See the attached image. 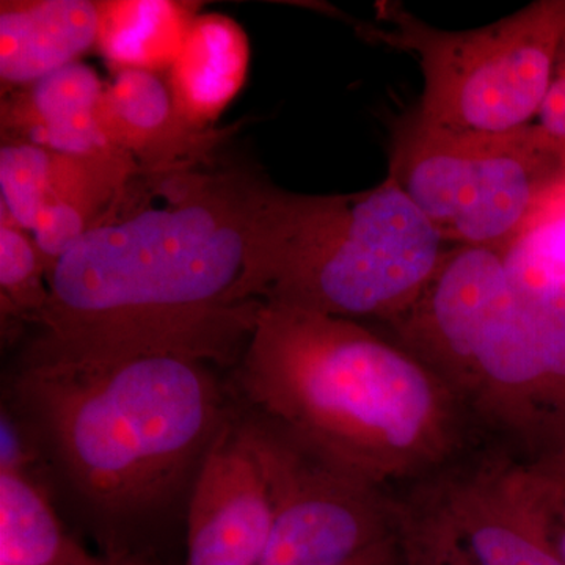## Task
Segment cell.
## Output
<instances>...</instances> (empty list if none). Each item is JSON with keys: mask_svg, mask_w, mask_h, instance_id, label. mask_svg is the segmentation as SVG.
<instances>
[{"mask_svg": "<svg viewBox=\"0 0 565 565\" xmlns=\"http://www.w3.org/2000/svg\"><path fill=\"white\" fill-rule=\"evenodd\" d=\"M337 565H401L399 544H397V535L379 542L364 552L343 561Z\"/></svg>", "mask_w": 565, "mask_h": 565, "instance_id": "cell-25", "label": "cell"}, {"mask_svg": "<svg viewBox=\"0 0 565 565\" xmlns=\"http://www.w3.org/2000/svg\"><path fill=\"white\" fill-rule=\"evenodd\" d=\"M274 508L262 565H337L397 533L401 503L248 416Z\"/></svg>", "mask_w": 565, "mask_h": 565, "instance_id": "cell-7", "label": "cell"}, {"mask_svg": "<svg viewBox=\"0 0 565 565\" xmlns=\"http://www.w3.org/2000/svg\"><path fill=\"white\" fill-rule=\"evenodd\" d=\"M501 250L511 280L565 282V174Z\"/></svg>", "mask_w": 565, "mask_h": 565, "instance_id": "cell-19", "label": "cell"}, {"mask_svg": "<svg viewBox=\"0 0 565 565\" xmlns=\"http://www.w3.org/2000/svg\"><path fill=\"white\" fill-rule=\"evenodd\" d=\"M247 33L225 14L193 20L167 84L174 106L193 128L207 131L236 98L247 79Z\"/></svg>", "mask_w": 565, "mask_h": 565, "instance_id": "cell-15", "label": "cell"}, {"mask_svg": "<svg viewBox=\"0 0 565 565\" xmlns=\"http://www.w3.org/2000/svg\"><path fill=\"white\" fill-rule=\"evenodd\" d=\"M14 392L74 490L107 519L166 504L228 414L206 363L167 353L24 363Z\"/></svg>", "mask_w": 565, "mask_h": 565, "instance_id": "cell-3", "label": "cell"}, {"mask_svg": "<svg viewBox=\"0 0 565 565\" xmlns=\"http://www.w3.org/2000/svg\"><path fill=\"white\" fill-rule=\"evenodd\" d=\"M50 266L32 234L0 211V300L2 321L40 323L50 302Z\"/></svg>", "mask_w": 565, "mask_h": 565, "instance_id": "cell-20", "label": "cell"}, {"mask_svg": "<svg viewBox=\"0 0 565 565\" xmlns=\"http://www.w3.org/2000/svg\"><path fill=\"white\" fill-rule=\"evenodd\" d=\"M195 473L185 565H262L274 508L248 416L226 414Z\"/></svg>", "mask_w": 565, "mask_h": 565, "instance_id": "cell-9", "label": "cell"}, {"mask_svg": "<svg viewBox=\"0 0 565 565\" xmlns=\"http://www.w3.org/2000/svg\"><path fill=\"white\" fill-rule=\"evenodd\" d=\"M277 191L256 170L215 162L134 178L52 267L24 363L230 362L262 310L255 278Z\"/></svg>", "mask_w": 565, "mask_h": 565, "instance_id": "cell-1", "label": "cell"}, {"mask_svg": "<svg viewBox=\"0 0 565 565\" xmlns=\"http://www.w3.org/2000/svg\"><path fill=\"white\" fill-rule=\"evenodd\" d=\"M390 28L373 29L388 46L412 52L423 93L412 120L427 129L500 134L533 125L548 93L565 32V2H537L471 31L433 28L385 3Z\"/></svg>", "mask_w": 565, "mask_h": 565, "instance_id": "cell-5", "label": "cell"}, {"mask_svg": "<svg viewBox=\"0 0 565 565\" xmlns=\"http://www.w3.org/2000/svg\"><path fill=\"white\" fill-rule=\"evenodd\" d=\"M106 85L96 71L76 62L3 95L2 139L20 140L73 156L121 151L104 136L98 104Z\"/></svg>", "mask_w": 565, "mask_h": 565, "instance_id": "cell-13", "label": "cell"}, {"mask_svg": "<svg viewBox=\"0 0 565 565\" xmlns=\"http://www.w3.org/2000/svg\"><path fill=\"white\" fill-rule=\"evenodd\" d=\"M82 555L24 471L0 470V564L65 565Z\"/></svg>", "mask_w": 565, "mask_h": 565, "instance_id": "cell-18", "label": "cell"}, {"mask_svg": "<svg viewBox=\"0 0 565 565\" xmlns=\"http://www.w3.org/2000/svg\"><path fill=\"white\" fill-rule=\"evenodd\" d=\"M390 177L446 247L503 248L565 174V148L535 122L500 134L437 131L414 120L396 134Z\"/></svg>", "mask_w": 565, "mask_h": 565, "instance_id": "cell-6", "label": "cell"}, {"mask_svg": "<svg viewBox=\"0 0 565 565\" xmlns=\"http://www.w3.org/2000/svg\"><path fill=\"white\" fill-rule=\"evenodd\" d=\"M548 384L537 337L515 297L479 359L470 404L490 423L514 434L530 423L535 396Z\"/></svg>", "mask_w": 565, "mask_h": 565, "instance_id": "cell-16", "label": "cell"}, {"mask_svg": "<svg viewBox=\"0 0 565 565\" xmlns=\"http://www.w3.org/2000/svg\"><path fill=\"white\" fill-rule=\"evenodd\" d=\"M65 565H156L150 563V561H145L143 557L126 555V553H121V555H110L109 559L98 561L93 559V557L88 555H82L77 557V559L71 561V563Z\"/></svg>", "mask_w": 565, "mask_h": 565, "instance_id": "cell-26", "label": "cell"}, {"mask_svg": "<svg viewBox=\"0 0 565 565\" xmlns=\"http://www.w3.org/2000/svg\"><path fill=\"white\" fill-rule=\"evenodd\" d=\"M557 555H559L561 559L565 564V530L559 534L556 542Z\"/></svg>", "mask_w": 565, "mask_h": 565, "instance_id": "cell-27", "label": "cell"}, {"mask_svg": "<svg viewBox=\"0 0 565 565\" xmlns=\"http://www.w3.org/2000/svg\"><path fill=\"white\" fill-rule=\"evenodd\" d=\"M511 286L537 337L550 384L565 381V282L511 280Z\"/></svg>", "mask_w": 565, "mask_h": 565, "instance_id": "cell-22", "label": "cell"}, {"mask_svg": "<svg viewBox=\"0 0 565 565\" xmlns=\"http://www.w3.org/2000/svg\"><path fill=\"white\" fill-rule=\"evenodd\" d=\"M512 300L501 248L448 247L414 302L386 326L394 343L470 403L479 359Z\"/></svg>", "mask_w": 565, "mask_h": 565, "instance_id": "cell-8", "label": "cell"}, {"mask_svg": "<svg viewBox=\"0 0 565 565\" xmlns=\"http://www.w3.org/2000/svg\"><path fill=\"white\" fill-rule=\"evenodd\" d=\"M535 125L544 131L545 136L565 148V32L557 50L548 93L535 118Z\"/></svg>", "mask_w": 565, "mask_h": 565, "instance_id": "cell-23", "label": "cell"}, {"mask_svg": "<svg viewBox=\"0 0 565 565\" xmlns=\"http://www.w3.org/2000/svg\"><path fill=\"white\" fill-rule=\"evenodd\" d=\"M2 448H0V470L24 471L25 465L31 462L29 448L20 433L18 424L10 416L2 415Z\"/></svg>", "mask_w": 565, "mask_h": 565, "instance_id": "cell-24", "label": "cell"}, {"mask_svg": "<svg viewBox=\"0 0 565 565\" xmlns=\"http://www.w3.org/2000/svg\"><path fill=\"white\" fill-rule=\"evenodd\" d=\"M140 173L125 151L73 156L2 139L0 211L29 233L39 212L51 206L79 212L95 228Z\"/></svg>", "mask_w": 565, "mask_h": 565, "instance_id": "cell-11", "label": "cell"}, {"mask_svg": "<svg viewBox=\"0 0 565 565\" xmlns=\"http://www.w3.org/2000/svg\"><path fill=\"white\" fill-rule=\"evenodd\" d=\"M446 248L390 174L349 195L280 189L259 269V300L388 322L414 302Z\"/></svg>", "mask_w": 565, "mask_h": 565, "instance_id": "cell-4", "label": "cell"}, {"mask_svg": "<svg viewBox=\"0 0 565 565\" xmlns=\"http://www.w3.org/2000/svg\"><path fill=\"white\" fill-rule=\"evenodd\" d=\"M98 2L3 0L0 3L2 90L29 87L79 62L98 39Z\"/></svg>", "mask_w": 565, "mask_h": 565, "instance_id": "cell-14", "label": "cell"}, {"mask_svg": "<svg viewBox=\"0 0 565 565\" xmlns=\"http://www.w3.org/2000/svg\"><path fill=\"white\" fill-rule=\"evenodd\" d=\"M98 121L114 147L145 174H166L215 162V151L237 126L193 128L174 106L169 84L147 71H118L104 87Z\"/></svg>", "mask_w": 565, "mask_h": 565, "instance_id": "cell-12", "label": "cell"}, {"mask_svg": "<svg viewBox=\"0 0 565 565\" xmlns=\"http://www.w3.org/2000/svg\"><path fill=\"white\" fill-rule=\"evenodd\" d=\"M434 490L479 565H565L542 525L537 479L514 462H487Z\"/></svg>", "mask_w": 565, "mask_h": 565, "instance_id": "cell-10", "label": "cell"}, {"mask_svg": "<svg viewBox=\"0 0 565 565\" xmlns=\"http://www.w3.org/2000/svg\"><path fill=\"white\" fill-rule=\"evenodd\" d=\"M401 565H479L435 490L401 503Z\"/></svg>", "mask_w": 565, "mask_h": 565, "instance_id": "cell-21", "label": "cell"}, {"mask_svg": "<svg viewBox=\"0 0 565 565\" xmlns=\"http://www.w3.org/2000/svg\"><path fill=\"white\" fill-rule=\"evenodd\" d=\"M196 10V3L174 0H104L96 47L115 73L170 71Z\"/></svg>", "mask_w": 565, "mask_h": 565, "instance_id": "cell-17", "label": "cell"}, {"mask_svg": "<svg viewBox=\"0 0 565 565\" xmlns=\"http://www.w3.org/2000/svg\"><path fill=\"white\" fill-rule=\"evenodd\" d=\"M237 384L263 422L379 487L437 467L457 445L456 394L353 319L263 302Z\"/></svg>", "mask_w": 565, "mask_h": 565, "instance_id": "cell-2", "label": "cell"}]
</instances>
